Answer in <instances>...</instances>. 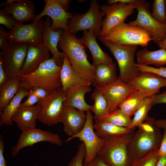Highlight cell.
<instances>
[{
	"label": "cell",
	"instance_id": "obj_47",
	"mask_svg": "<svg viewBox=\"0 0 166 166\" xmlns=\"http://www.w3.org/2000/svg\"><path fill=\"white\" fill-rule=\"evenodd\" d=\"M86 166H108L100 158L96 156Z\"/></svg>",
	"mask_w": 166,
	"mask_h": 166
},
{
	"label": "cell",
	"instance_id": "obj_42",
	"mask_svg": "<svg viewBox=\"0 0 166 166\" xmlns=\"http://www.w3.org/2000/svg\"><path fill=\"white\" fill-rule=\"evenodd\" d=\"M7 32L5 31L3 26L0 27V49H3L8 45V42Z\"/></svg>",
	"mask_w": 166,
	"mask_h": 166
},
{
	"label": "cell",
	"instance_id": "obj_24",
	"mask_svg": "<svg viewBox=\"0 0 166 166\" xmlns=\"http://www.w3.org/2000/svg\"><path fill=\"white\" fill-rule=\"evenodd\" d=\"M92 90L90 86H86L77 85L69 88L66 91L64 106L84 112L90 110L92 105L86 102L85 96Z\"/></svg>",
	"mask_w": 166,
	"mask_h": 166
},
{
	"label": "cell",
	"instance_id": "obj_20",
	"mask_svg": "<svg viewBox=\"0 0 166 166\" xmlns=\"http://www.w3.org/2000/svg\"><path fill=\"white\" fill-rule=\"evenodd\" d=\"M41 110L40 107L35 105L30 107L20 106L13 116L12 121L22 131L36 128V120Z\"/></svg>",
	"mask_w": 166,
	"mask_h": 166
},
{
	"label": "cell",
	"instance_id": "obj_32",
	"mask_svg": "<svg viewBox=\"0 0 166 166\" xmlns=\"http://www.w3.org/2000/svg\"><path fill=\"white\" fill-rule=\"evenodd\" d=\"M21 88L19 79H9L0 86V111L8 104Z\"/></svg>",
	"mask_w": 166,
	"mask_h": 166
},
{
	"label": "cell",
	"instance_id": "obj_1",
	"mask_svg": "<svg viewBox=\"0 0 166 166\" xmlns=\"http://www.w3.org/2000/svg\"><path fill=\"white\" fill-rule=\"evenodd\" d=\"M155 120L148 117L134 132L128 146L132 164L152 150L159 148L163 135L160 129L155 125Z\"/></svg>",
	"mask_w": 166,
	"mask_h": 166
},
{
	"label": "cell",
	"instance_id": "obj_23",
	"mask_svg": "<svg viewBox=\"0 0 166 166\" xmlns=\"http://www.w3.org/2000/svg\"><path fill=\"white\" fill-rule=\"evenodd\" d=\"M49 51L42 45L39 46L29 45L20 74H28L35 71L42 63L50 58Z\"/></svg>",
	"mask_w": 166,
	"mask_h": 166
},
{
	"label": "cell",
	"instance_id": "obj_29",
	"mask_svg": "<svg viewBox=\"0 0 166 166\" xmlns=\"http://www.w3.org/2000/svg\"><path fill=\"white\" fill-rule=\"evenodd\" d=\"M136 57L137 63L140 64L153 65L157 68L166 64V50L164 49L150 51L145 48L138 51Z\"/></svg>",
	"mask_w": 166,
	"mask_h": 166
},
{
	"label": "cell",
	"instance_id": "obj_54",
	"mask_svg": "<svg viewBox=\"0 0 166 166\" xmlns=\"http://www.w3.org/2000/svg\"><path fill=\"white\" fill-rule=\"evenodd\" d=\"M165 8H166V0H165Z\"/></svg>",
	"mask_w": 166,
	"mask_h": 166
},
{
	"label": "cell",
	"instance_id": "obj_25",
	"mask_svg": "<svg viewBox=\"0 0 166 166\" xmlns=\"http://www.w3.org/2000/svg\"><path fill=\"white\" fill-rule=\"evenodd\" d=\"M60 75L62 88L63 90L65 92L74 86H90L92 84L74 70L65 54L63 57Z\"/></svg>",
	"mask_w": 166,
	"mask_h": 166
},
{
	"label": "cell",
	"instance_id": "obj_48",
	"mask_svg": "<svg viewBox=\"0 0 166 166\" xmlns=\"http://www.w3.org/2000/svg\"><path fill=\"white\" fill-rule=\"evenodd\" d=\"M135 0H109L107 1L108 5L116 3H121L125 4H130L135 2Z\"/></svg>",
	"mask_w": 166,
	"mask_h": 166
},
{
	"label": "cell",
	"instance_id": "obj_50",
	"mask_svg": "<svg viewBox=\"0 0 166 166\" xmlns=\"http://www.w3.org/2000/svg\"><path fill=\"white\" fill-rule=\"evenodd\" d=\"M57 1L62 8L66 11L68 10L69 5L70 2L68 0H57Z\"/></svg>",
	"mask_w": 166,
	"mask_h": 166
},
{
	"label": "cell",
	"instance_id": "obj_19",
	"mask_svg": "<svg viewBox=\"0 0 166 166\" xmlns=\"http://www.w3.org/2000/svg\"><path fill=\"white\" fill-rule=\"evenodd\" d=\"M127 83L137 90L154 92L158 94L160 88L166 87V79L153 73L140 72Z\"/></svg>",
	"mask_w": 166,
	"mask_h": 166
},
{
	"label": "cell",
	"instance_id": "obj_28",
	"mask_svg": "<svg viewBox=\"0 0 166 166\" xmlns=\"http://www.w3.org/2000/svg\"><path fill=\"white\" fill-rule=\"evenodd\" d=\"M29 90L25 88H21L8 104L0 112V126L13 125L12 117L21 105L22 99L28 96Z\"/></svg>",
	"mask_w": 166,
	"mask_h": 166
},
{
	"label": "cell",
	"instance_id": "obj_37",
	"mask_svg": "<svg viewBox=\"0 0 166 166\" xmlns=\"http://www.w3.org/2000/svg\"><path fill=\"white\" fill-rule=\"evenodd\" d=\"M86 154V149L82 142L78 147L76 155L73 157L67 166H84L83 162Z\"/></svg>",
	"mask_w": 166,
	"mask_h": 166
},
{
	"label": "cell",
	"instance_id": "obj_38",
	"mask_svg": "<svg viewBox=\"0 0 166 166\" xmlns=\"http://www.w3.org/2000/svg\"><path fill=\"white\" fill-rule=\"evenodd\" d=\"M15 18L4 9L0 10V24L5 26L9 30L18 24Z\"/></svg>",
	"mask_w": 166,
	"mask_h": 166
},
{
	"label": "cell",
	"instance_id": "obj_4",
	"mask_svg": "<svg viewBox=\"0 0 166 166\" xmlns=\"http://www.w3.org/2000/svg\"><path fill=\"white\" fill-rule=\"evenodd\" d=\"M135 131L105 138L97 156L108 166H131L128 146Z\"/></svg>",
	"mask_w": 166,
	"mask_h": 166
},
{
	"label": "cell",
	"instance_id": "obj_39",
	"mask_svg": "<svg viewBox=\"0 0 166 166\" xmlns=\"http://www.w3.org/2000/svg\"><path fill=\"white\" fill-rule=\"evenodd\" d=\"M137 69L140 72H149L156 73L166 79V67L155 68L149 65L136 63Z\"/></svg>",
	"mask_w": 166,
	"mask_h": 166
},
{
	"label": "cell",
	"instance_id": "obj_9",
	"mask_svg": "<svg viewBox=\"0 0 166 166\" xmlns=\"http://www.w3.org/2000/svg\"><path fill=\"white\" fill-rule=\"evenodd\" d=\"M66 92L62 87L55 90L37 104L41 108L38 120L48 126L61 123Z\"/></svg>",
	"mask_w": 166,
	"mask_h": 166
},
{
	"label": "cell",
	"instance_id": "obj_49",
	"mask_svg": "<svg viewBox=\"0 0 166 166\" xmlns=\"http://www.w3.org/2000/svg\"><path fill=\"white\" fill-rule=\"evenodd\" d=\"M155 124L160 129H166V119L155 120Z\"/></svg>",
	"mask_w": 166,
	"mask_h": 166
},
{
	"label": "cell",
	"instance_id": "obj_15",
	"mask_svg": "<svg viewBox=\"0 0 166 166\" xmlns=\"http://www.w3.org/2000/svg\"><path fill=\"white\" fill-rule=\"evenodd\" d=\"M45 5L43 10L36 15L33 22L38 21L44 16L50 18L52 22L51 28L53 30L62 29L67 32L68 21L73 18L72 13L65 10L58 3L57 0H45Z\"/></svg>",
	"mask_w": 166,
	"mask_h": 166
},
{
	"label": "cell",
	"instance_id": "obj_55",
	"mask_svg": "<svg viewBox=\"0 0 166 166\" xmlns=\"http://www.w3.org/2000/svg\"><path fill=\"white\" fill-rule=\"evenodd\" d=\"M34 166H40L38 165H34Z\"/></svg>",
	"mask_w": 166,
	"mask_h": 166
},
{
	"label": "cell",
	"instance_id": "obj_22",
	"mask_svg": "<svg viewBox=\"0 0 166 166\" xmlns=\"http://www.w3.org/2000/svg\"><path fill=\"white\" fill-rule=\"evenodd\" d=\"M4 9L19 23L27 21H33L36 16L35 4L30 0H18L16 2L5 5Z\"/></svg>",
	"mask_w": 166,
	"mask_h": 166
},
{
	"label": "cell",
	"instance_id": "obj_45",
	"mask_svg": "<svg viewBox=\"0 0 166 166\" xmlns=\"http://www.w3.org/2000/svg\"><path fill=\"white\" fill-rule=\"evenodd\" d=\"M161 103L166 104V90L161 93L155 95L153 105Z\"/></svg>",
	"mask_w": 166,
	"mask_h": 166
},
{
	"label": "cell",
	"instance_id": "obj_5",
	"mask_svg": "<svg viewBox=\"0 0 166 166\" xmlns=\"http://www.w3.org/2000/svg\"><path fill=\"white\" fill-rule=\"evenodd\" d=\"M97 38L109 49L116 59L119 69L120 80L128 83L140 74V72L137 69L134 61L138 45H122Z\"/></svg>",
	"mask_w": 166,
	"mask_h": 166
},
{
	"label": "cell",
	"instance_id": "obj_10",
	"mask_svg": "<svg viewBox=\"0 0 166 166\" xmlns=\"http://www.w3.org/2000/svg\"><path fill=\"white\" fill-rule=\"evenodd\" d=\"M137 10L135 20L128 23L139 26L147 31L157 44L163 41L166 36V25L155 19L151 15L149 4L144 0H135Z\"/></svg>",
	"mask_w": 166,
	"mask_h": 166
},
{
	"label": "cell",
	"instance_id": "obj_46",
	"mask_svg": "<svg viewBox=\"0 0 166 166\" xmlns=\"http://www.w3.org/2000/svg\"><path fill=\"white\" fill-rule=\"evenodd\" d=\"M8 80L3 68L2 60L0 58V86L5 83Z\"/></svg>",
	"mask_w": 166,
	"mask_h": 166
},
{
	"label": "cell",
	"instance_id": "obj_26",
	"mask_svg": "<svg viewBox=\"0 0 166 166\" xmlns=\"http://www.w3.org/2000/svg\"><path fill=\"white\" fill-rule=\"evenodd\" d=\"M156 92L136 90L130 94L119 106L118 108L126 116L131 117L148 97L158 94Z\"/></svg>",
	"mask_w": 166,
	"mask_h": 166
},
{
	"label": "cell",
	"instance_id": "obj_53",
	"mask_svg": "<svg viewBox=\"0 0 166 166\" xmlns=\"http://www.w3.org/2000/svg\"><path fill=\"white\" fill-rule=\"evenodd\" d=\"M18 0H7L6 2L0 4V6H3L5 5L13 3L15 2H17Z\"/></svg>",
	"mask_w": 166,
	"mask_h": 166
},
{
	"label": "cell",
	"instance_id": "obj_14",
	"mask_svg": "<svg viewBox=\"0 0 166 166\" xmlns=\"http://www.w3.org/2000/svg\"><path fill=\"white\" fill-rule=\"evenodd\" d=\"M41 142H49L58 146L62 144L58 134L35 128L22 131L16 145L12 148L11 155L14 157L22 148Z\"/></svg>",
	"mask_w": 166,
	"mask_h": 166
},
{
	"label": "cell",
	"instance_id": "obj_40",
	"mask_svg": "<svg viewBox=\"0 0 166 166\" xmlns=\"http://www.w3.org/2000/svg\"><path fill=\"white\" fill-rule=\"evenodd\" d=\"M27 99L23 103H22L21 105L23 107H30L35 105L41 100L34 93L32 89H30L28 94Z\"/></svg>",
	"mask_w": 166,
	"mask_h": 166
},
{
	"label": "cell",
	"instance_id": "obj_17",
	"mask_svg": "<svg viewBox=\"0 0 166 166\" xmlns=\"http://www.w3.org/2000/svg\"><path fill=\"white\" fill-rule=\"evenodd\" d=\"M45 23L43 30L42 45L46 47L52 54L57 65L61 66L65 53L58 50V43L63 30L61 29L53 30L50 27V18L45 16Z\"/></svg>",
	"mask_w": 166,
	"mask_h": 166
},
{
	"label": "cell",
	"instance_id": "obj_52",
	"mask_svg": "<svg viewBox=\"0 0 166 166\" xmlns=\"http://www.w3.org/2000/svg\"><path fill=\"white\" fill-rule=\"evenodd\" d=\"M159 48L166 50V36L164 39L158 45Z\"/></svg>",
	"mask_w": 166,
	"mask_h": 166
},
{
	"label": "cell",
	"instance_id": "obj_51",
	"mask_svg": "<svg viewBox=\"0 0 166 166\" xmlns=\"http://www.w3.org/2000/svg\"><path fill=\"white\" fill-rule=\"evenodd\" d=\"M156 166H166V157H160Z\"/></svg>",
	"mask_w": 166,
	"mask_h": 166
},
{
	"label": "cell",
	"instance_id": "obj_33",
	"mask_svg": "<svg viewBox=\"0 0 166 166\" xmlns=\"http://www.w3.org/2000/svg\"><path fill=\"white\" fill-rule=\"evenodd\" d=\"M155 95L148 97L144 100L135 112L131 123L128 128H136L146 120L148 117V113L153 105Z\"/></svg>",
	"mask_w": 166,
	"mask_h": 166
},
{
	"label": "cell",
	"instance_id": "obj_6",
	"mask_svg": "<svg viewBox=\"0 0 166 166\" xmlns=\"http://www.w3.org/2000/svg\"><path fill=\"white\" fill-rule=\"evenodd\" d=\"M100 38L122 45L146 47L153 40L150 35L141 28L129 23H121L112 28Z\"/></svg>",
	"mask_w": 166,
	"mask_h": 166
},
{
	"label": "cell",
	"instance_id": "obj_30",
	"mask_svg": "<svg viewBox=\"0 0 166 166\" xmlns=\"http://www.w3.org/2000/svg\"><path fill=\"white\" fill-rule=\"evenodd\" d=\"M95 121L93 128L95 132L99 137L103 138L129 133L136 129L119 126L102 121Z\"/></svg>",
	"mask_w": 166,
	"mask_h": 166
},
{
	"label": "cell",
	"instance_id": "obj_11",
	"mask_svg": "<svg viewBox=\"0 0 166 166\" xmlns=\"http://www.w3.org/2000/svg\"><path fill=\"white\" fill-rule=\"evenodd\" d=\"M86 119L85 125L78 133L68 138L66 142L75 138H78L83 142L85 146L86 154L83 162L86 166L97 155L104 144L105 140L99 137L96 133L93 128L94 116L91 110L86 112Z\"/></svg>",
	"mask_w": 166,
	"mask_h": 166
},
{
	"label": "cell",
	"instance_id": "obj_13",
	"mask_svg": "<svg viewBox=\"0 0 166 166\" xmlns=\"http://www.w3.org/2000/svg\"><path fill=\"white\" fill-rule=\"evenodd\" d=\"M136 7L135 2L130 4L116 3L101 6L100 9L105 14V17L102 21L100 36H103L112 28L124 22Z\"/></svg>",
	"mask_w": 166,
	"mask_h": 166
},
{
	"label": "cell",
	"instance_id": "obj_41",
	"mask_svg": "<svg viewBox=\"0 0 166 166\" xmlns=\"http://www.w3.org/2000/svg\"><path fill=\"white\" fill-rule=\"evenodd\" d=\"M35 94L40 100L47 97L50 94L47 90L41 86H35L31 88Z\"/></svg>",
	"mask_w": 166,
	"mask_h": 166
},
{
	"label": "cell",
	"instance_id": "obj_31",
	"mask_svg": "<svg viewBox=\"0 0 166 166\" xmlns=\"http://www.w3.org/2000/svg\"><path fill=\"white\" fill-rule=\"evenodd\" d=\"M94 103L90 109L94 114L95 121H102L109 113L108 102L102 93L95 88L91 95Z\"/></svg>",
	"mask_w": 166,
	"mask_h": 166
},
{
	"label": "cell",
	"instance_id": "obj_8",
	"mask_svg": "<svg viewBox=\"0 0 166 166\" xmlns=\"http://www.w3.org/2000/svg\"><path fill=\"white\" fill-rule=\"evenodd\" d=\"M22 43H9L5 49H1L0 58L8 80L19 79L29 46Z\"/></svg>",
	"mask_w": 166,
	"mask_h": 166
},
{
	"label": "cell",
	"instance_id": "obj_7",
	"mask_svg": "<svg viewBox=\"0 0 166 166\" xmlns=\"http://www.w3.org/2000/svg\"><path fill=\"white\" fill-rule=\"evenodd\" d=\"M100 8L97 0H91L89 9L86 13H76L68 21L67 32L74 35L79 31L91 30L96 37L100 36L102 18L105 15L100 11Z\"/></svg>",
	"mask_w": 166,
	"mask_h": 166
},
{
	"label": "cell",
	"instance_id": "obj_2",
	"mask_svg": "<svg viewBox=\"0 0 166 166\" xmlns=\"http://www.w3.org/2000/svg\"><path fill=\"white\" fill-rule=\"evenodd\" d=\"M74 70L92 84L96 66L91 64L87 58L86 46L74 35L63 31L58 43Z\"/></svg>",
	"mask_w": 166,
	"mask_h": 166
},
{
	"label": "cell",
	"instance_id": "obj_3",
	"mask_svg": "<svg viewBox=\"0 0 166 166\" xmlns=\"http://www.w3.org/2000/svg\"><path fill=\"white\" fill-rule=\"evenodd\" d=\"M61 68L52 57L42 63L34 72L26 74H20V87L30 90L34 87L41 86L51 93L62 87L60 75Z\"/></svg>",
	"mask_w": 166,
	"mask_h": 166
},
{
	"label": "cell",
	"instance_id": "obj_18",
	"mask_svg": "<svg viewBox=\"0 0 166 166\" xmlns=\"http://www.w3.org/2000/svg\"><path fill=\"white\" fill-rule=\"evenodd\" d=\"M86 114L75 108L64 106L61 119L63 130L69 136L76 135L82 129L85 123Z\"/></svg>",
	"mask_w": 166,
	"mask_h": 166
},
{
	"label": "cell",
	"instance_id": "obj_43",
	"mask_svg": "<svg viewBox=\"0 0 166 166\" xmlns=\"http://www.w3.org/2000/svg\"><path fill=\"white\" fill-rule=\"evenodd\" d=\"M158 152L160 157H166V129H164V131Z\"/></svg>",
	"mask_w": 166,
	"mask_h": 166
},
{
	"label": "cell",
	"instance_id": "obj_16",
	"mask_svg": "<svg viewBox=\"0 0 166 166\" xmlns=\"http://www.w3.org/2000/svg\"><path fill=\"white\" fill-rule=\"evenodd\" d=\"M96 88L102 93L107 99L109 113L118 108L120 104L130 94L137 90L128 83L118 78L109 85Z\"/></svg>",
	"mask_w": 166,
	"mask_h": 166
},
{
	"label": "cell",
	"instance_id": "obj_21",
	"mask_svg": "<svg viewBox=\"0 0 166 166\" xmlns=\"http://www.w3.org/2000/svg\"><path fill=\"white\" fill-rule=\"evenodd\" d=\"M96 37L93 31L87 30L83 31L82 37L79 39L81 44L89 50L93 59V65L96 66L102 64L112 63V59L101 49L97 42Z\"/></svg>",
	"mask_w": 166,
	"mask_h": 166
},
{
	"label": "cell",
	"instance_id": "obj_12",
	"mask_svg": "<svg viewBox=\"0 0 166 166\" xmlns=\"http://www.w3.org/2000/svg\"><path fill=\"white\" fill-rule=\"evenodd\" d=\"M45 20L41 18L30 24H18L7 32L9 43H22L30 45H42L43 30Z\"/></svg>",
	"mask_w": 166,
	"mask_h": 166
},
{
	"label": "cell",
	"instance_id": "obj_36",
	"mask_svg": "<svg viewBox=\"0 0 166 166\" xmlns=\"http://www.w3.org/2000/svg\"><path fill=\"white\" fill-rule=\"evenodd\" d=\"M159 149L152 150L142 158L133 162L131 166H156L160 158Z\"/></svg>",
	"mask_w": 166,
	"mask_h": 166
},
{
	"label": "cell",
	"instance_id": "obj_34",
	"mask_svg": "<svg viewBox=\"0 0 166 166\" xmlns=\"http://www.w3.org/2000/svg\"><path fill=\"white\" fill-rule=\"evenodd\" d=\"M102 121L118 126L128 128L131 123L132 119L131 117L125 115L117 108L109 113Z\"/></svg>",
	"mask_w": 166,
	"mask_h": 166
},
{
	"label": "cell",
	"instance_id": "obj_35",
	"mask_svg": "<svg viewBox=\"0 0 166 166\" xmlns=\"http://www.w3.org/2000/svg\"><path fill=\"white\" fill-rule=\"evenodd\" d=\"M151 15L159 22L166 25V11L165 0H154Z\"/></svg>",
	"mask_w": 166,
	"mask_h": 166
},
{
	"label": "cell",
	"instance_id": "obj_44",
	"mask_svg": "<svg viewBox=\"0 0 166 166\" xmlns=\"http://www.w3.org/2000/svg\"><path fill=\"white\" fill-rule=\"evenodd\" d=\"M5 145L3 136L1 134L0 137V166H7L4 156Z\"/></svg>",
	"mask_w": 166,
	"mask_h": 166
},
{
	"label": "cell",
	"instance_id": "obj_27",
	"mask_svg": "<svg viewBox=\"0 0 166 166\" xmlns=\"http://www.w3.org/2000/svg\"><path fill=\"white\" fill-rule=\"evenodd\" d=\"M118 78L115 63L101 64L96 66L92 84L95 88L103 87L113 83Z\"/></svg>",
	"mask_w": 166,
	"mask_h": 166
}]
</instances>
